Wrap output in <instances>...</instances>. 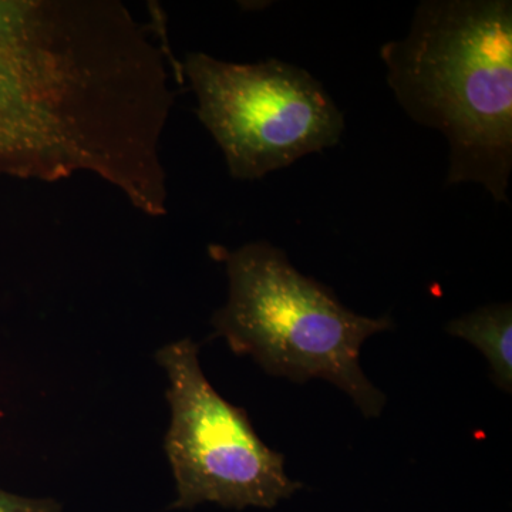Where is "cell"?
Here are the masks:
<instances>
[{
	"label": "cell",
	"mask_w": 512,
	"mask_h": 512,
	"mask_svg": "<svg viewBox=\"0 0 512 512\" xmlns=\"http://www.w3.org/2000/svg\"><path fill=\"white\" fill-rule=\"evenodd\" d=\"M126 55L96 0H0V178L109 167L128 109Z\"/></svg>",
	"instance_id": "6da1fadb"
},
{
	"label": "cell",
	"mask_w": 512,
	"mask_h": 512,
	"mask_svg": "<svg viewBox=\"0 0 512 512\" xmlns=\"http://www.w3.org/2000/svg\"><path fill=\"white\" fill-rule=\"evenodd\" d=\"M380 57L407 116L446 137L447 185L478 184L510 204L511 0L421 2Z\"/></svg>",
	"instance_id": "7a4b0ae2"
},
{
	"label": "cell",
	"mask_w": 512,
	"mask_h": 512,
	"mask_svg": "<svg viewBox=\"0 0 512 512\" xmlns=\"http://www.w3.org/2000/svg\"><path fill=\"white\" fill-rule=\"evenodd\" d=\"M228 299L212 316L215 336L239 356H249L268 375L293 383L325 379L359 407L379 417L386 396L360 367L370 336L394 328L390 316L367 318L350 311L328 286L302 275L281 248L249 242L220 249Z\"/></svg>",
	"instance_id": "3957f363"
},
{
	"label": "cell",
	"mask_w": 512,
	"mask_h": 512,
	"mask_svg": "<svg viewBox=\"0 0 512 512\" xmlns=\"http://www.w3.org/2000/svg\"><path fill=\"white\" fill-rule=\"evenodd\" d=\"M180 70L197 99L198 119L235 180H261L338 146L345 131L338 104L316 77L295 64L232 63L192 52Z\"/></svg>",
	"instance_id": "277c9868"
},
{
	"label": "cell",
	"mask_w": 512,
	"mask_h": 512,
	"mask_svg": "<svg viewBox=\"0 0 512 512\" xmlns=\"http://www.w3.org/2000/svg\"><path fill=\"white\" fill-rule=\"evenodd\" d=\"M191 338L168 343L156 360L167 375L170 426L164 450L175 481L174 510L212 503L275 508L303 488L285 471V456L259 439L247 410L208 382Z\"/></svg>",
	"instance_id": "5b68a950"
},
{
	"label": "cell",
	"mask_w": 512,
	"mask_h": 512,
	"mask_svg": "<svg viewBox=\"0 0 512 512\" xmlns=\"http://www.w3.org/2000/svg\"><path fill=\"white\" fill-rule=\"evenodd\" d=\"M450 335L467 340L487 357L494 383L512 390V306L491 303L477 311L451 320L446 326Z\"/></svg>",
	"instance_id": "8992f818"
},
{
	"label": "cell",
	"mask_w": 512,
	"mask_h": 512,
	"mask_svg": "<svg viewBox=\"0 0 512 512\" xmlns=\"http://www.w3.org/2000/svg\"><path fill=\"white\" fill-rule=\"evenodd\" d=\"M0 512H63L55 498L25 497L0 488Z\"/></svg>",
	"instance_id": "52a82bcc"
}]
</instances>
